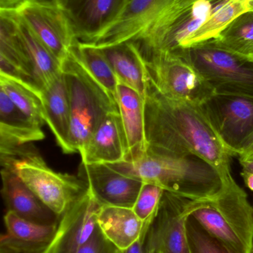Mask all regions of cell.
<instances>
[{
    "label": "cell",
    "mask_w": 253,
    "mask_h": 253,
    "mask_svg": "<svg viewBox=\"0 0 253 253\" xmlns=\"http://www.w3.org/2000/svg\"><path fill=\"white\" fill-rule=\"evenodd\" d=\"M144 126L147 152L193 155L212 165L222 181L233 176V155L202 105L166 97L154 88L150 80L144 96Z\"/></svg>",
    "instance_id": "1"
},
{
    "label": "cell",
    "mask_w": 253,
    "mask_h": 253,
    "mask_svg": "<svg viewBox=\"0 0 253 253\" xmlns=\"http://www.w3.org/2000/svg\"><path fill=\"white\" fill-rule=\"evenodd\" d=\"M107 165L126 176L157 184L165 191L192 201L212 200L223 187L218 171L206 161L193 155L147 152L131 162Z\"/></svg>",
    "instance_id": "2"
},
{
    "label": "cell",
    "mask_w": 253,
    "mask_h": 253,
    "mask_svg": "<svg viewBox=\"0 0 253 253\" xmlns=\"http://www.w3.org/2000/svg\"><path fill=\"white\" fill-rule=\"evenodd\" d=\"M190 216L230 253L253 251V206L233 176L210 201H193Z\"/></svg>",
    "instance_id": "3"
},
{
    "label": "cell",
    "mask_w": 253,
    "mask_h": 253,
    "mask_svg": "<svg viewBox=\"0 0 253 253\" xmlns=\"http://www.w3.org/2000/svg\"><path fill=\"white\" fill-rule=\"evenodd\" d=\"M71 113L69 142L81 153L93 131L111 113L119 112L116 99L89 74L72 51L61 65Z\"/></svg>",
    "instance_id": "4"
},
{
    "label": "cell",
    "mask_w": 253,
    "mask_h": 253,
    "mask_svg": "<svg viewBox=\"0 0 253 253\" xmlns=\"http://www.w3.org/2000/svg\"><path fill=\"white\" fill-rule=\"evenodd\" d=\"M204 77L215 94L253 97V62L218 46L215 40L175 52Z\"/></svg>",
    "instance_id": "5"
},
{
    "label": "cell",
    "mask_w": 253,
    "mask_h": 253,
    "mask_svg": "<svg viewBox=\"0 0 253 253\" xmlns=\"http://www.w3.org/2000/svg\"><path fill=\"white\" fill-rule=\"evenodd\" d=\"M1 165L12 167L28 188L59 217L88 190L79 176L53 170L31 147L20 157Z\"/></svg>",
    "instance_id": "6"
},
{
    "label": "cell",
    "mask_w": 253,
    "mask_h": 253,
    "mask_svg": "<svg viewBox=\"0 0 253 253\" xmlns=\"http://www.w3.org/2000/svg\"><path fill=\"white\" fill-rule=\"evenodd\" d=\"M145 60L150 83L166 97L202 105L215 94L204 77L179 53L155 52Z\"/></svg>",
    "instance_id": "7"
},
{
    "label": "cell",
    "mask_w": 253,
    "mask_h": 253,
    "mask_svg": "<svg viewBox=\"0 0 253 253\" xmlns=\"http://www.w3.org/2000/svg\"><path fill=\"white\" fill-rule=\"evenodd\" d=\"M214 129L233 156L253 141V97L214 94L202 105Z\"/></svg>",
    "instance_id": "8"
},
{
    "label": "cell",
    "mask_w": 253,
    "mask_h": 253,
    "mask_svg": "<svg viewBox=\"0 0 253 253\" xmlns=\"http://www.w3.org/2000/svg\"><path fill=\"white\" fill-rule=\"evenodd\" d=\"M213 0L178 2L166 13L152 34L138 45L144 59L159 51L177 52L186 40L209 17L215 6Z\"/></svg>",
    "instance_id": "9"
},
{
    "label": "cell",
    "mask_w": 253,
    "mask_h": 253,
    "mask_svg": "<svg viewBox=\"0 0 253 253\" xmlns=\"http://www.w3.org/2000/svg\"><path fill=\"white\" fill-rule=\"evenodd\" d=\"M16 13L62 65L80 40L62 7L39 0H24Z\"/></svg>",
    "instance_id": "10"
},
{
    "label": "cell",
    "mask_w": 253,
    "mask_h": 253,
    "mask_svg": "<svg viewBox=\"0 0 253 253\" xmlns=\"http://www.w3.org/2000/svg\"><path fill=\"white\" fill-rule=\"evenodd\" d=\"M178 0H129L120 17L92 44L105 47L125 42L144 43Z\"/></svg>",
    "instance_id": "11"
},
{
    "label": "cell",
    "mask_w": 253,
    "mask_h": 253,
    "mask_svg": "<svg viewBox=\"0 0 253 253\" xmlns=\"http://www.w3.org/2000/svg\"><path fill=\"white\" fill-rule=\"evenodd\" d=\"M193 201L165 191L148 238L157 253H191L187 231Z\"/></svg>",
    "instance_id": "12"
},
{
    "label": "cell",
    "mask_w": 253,
    "mask_h": 253,
    "mask_svg": "<svg viewBox=\"0 0 253 253\" xmlns=\"http://www.w3.org/2000/svg\"><path fill=\"white\" fill-rule=\"evenodd\" d=\"M101 205L89 190L59 217L51 242L43 253H77L98 228Z\"/></svg>",
    "instance_id": "13"
},
{
    "label": "cell",
    "mask_w": 253,
    "mask_h": 253,
    "mask_svg": "<svg viewBox=\"0 0 253 253\" xmlns=\"http://www.w3.org/2000/svg\"><path fill=\"white\" fill-rule=\"evenodd\" d=\"M88 190L101 205L133 208L144 182L126 176L107 164L80 163L78 170Z\"/></svg>",
    "instance_id": "14"
},
{
    "label": "cell",
    "mask_w": 253,
    "mask_h": 253,
    "mask_svg": "<svg viewBox=\"0 0 253 253\" xmlns=\"http://www.w3.org/2000/svg\"><path fill=\"white\" fill-rule=\"evenodd\" d=\"M129 0H68L62 8L76 37L94 43L123 13Z\"/></svg>",
    "instance_id": "15"
},
{
    "label": "cell",
    "mask_w": 253,
    "mask_h": 253,
    "mask_svg": "<svg viewBox=\"0 0 253 253\" xmlns=\"http://www.w3.org/2000/svg\"><path fill=\"white\" fill-rule=\"evenodd\" d=\"M42 126L22 113L0 90V160L10 162L22 154L27 144L44 139Z\"/></svg>",
    "instance_id": "16"
},
{
    "label": "cell",
    "mask_w": 253,
    "mask_h": 253,
    "mask_svg": "<svg viewBox=\"0 0 253 253\" xmlns=\"http://www.w3.org/2000/svg\"><path fill=\"white\" fill-rule=\"evenodd\" d=\"M80 156L84 164H114L126 161L127 145L119 112L108 114L100 123Z\"/></svg>",
    "instance_id": "17"
},
{
    "label": "cell",
    "mask_w": 253,
    "mask_h": 253,
    "mask_svg": "<svg viewBox=\"0 0 253 253\" xmlns=\"http://www.w3.org/2000/svg\"><path fill=\"white\" fill-rule=\"evenodd\" d=\"M4 222L6 232L0 239V253H43L51 242L58 225L37 224L10 211L4 215Z\"/></svg>",
    "instance_id": "18"
},
{
    "label": "cell",
    "mask_w": 253,
    "mask_h": 253,
    "mask_svg": "<svg viewBox=\"0 0 253 253\" xmlns=\"http://www.w3.org/2000/svg\"><path fill=\"white\" fill-rule=\"evenodd\" d=\"M1 194L7 211L37 224H57L59 217L48 208L20 179L12 167H1Z\"/></svg>",
    "instance_id": "19"
},
{
    "label": "cell",
    "mask_w": 253,
    "mask_h": 253,
    "mask_svg": "<svg viewBox=\"0 0 253 253\" xmlns=\"http://www.w3.org/2000/svg\"><path fill=\"white\" fill-rule=\"evenodd\" d=\"M154 218L143 221L132 208L101 205L97 224L104 237L118 251H123L141 237Z\"/></svg>",
    "instance_id": "20"
},
{
    "label": "cell",
    "mask_w": 253,
    "mask_h": 253,
    "mask_svg": "<svg viewBox=\"0 0 253 253\" xmlns=\"http://www.w3.org/2000/svg\"><path fill=\"white\" fill-rule=\"evenodd\" d=\"M117 100L127 145L126 162L135 160L147 152L144 126V98L126 84L118 83Z\"/></svg>",
    "instance_id": "21"
},
{
    "label": "cell",
    "mask_w": 253,
    "mask_h": 253,
    "mask_svg": "<svg viewBox=\"0 0 253 253\" xmlns=\"http://www.w3.org/2000/svg\"><path fill=\"white\" fill-rule=\"evenodd\" d=\"M46 124L49 126L58 145L66 154L73 153L69 142L71 113L68 90L61 73L40 90Z\"/></svg>",
    "instance_id": "22"
},
{
    "label": "cell",
    "mask_w": 253,
    "mask_h": 253,
    "mask_svg": "<svg viewBox=\"0 0 253 253\" xmlns=\"http://www.w3.org/2000/svg\"><path fill=\"white\" fill-rule=\"evenodd\" d=\"M101 49L111 64L118 83L126 84L144 98L149 74L147 62L138 45L133 42H125Z\"/></svg>",
    "instance_id": "23"
},
{
    "label": "cell",
    "mask_w": 253,
    "mask_h": 253,
    "mask_svg": "<svg viewBox=\"0 0 253 253\" xmlns=\"http://www.w3.org/2000/svg\"><path fill=\"white\" fill-rule=\"evenodd\" d=\"M0 58L37 85L32 65L18 31L15 10H0Z\"/></svg>",
    "instance_id": "24"
},
{
    "label": "cell",
    "mask_w": 253,
    "mask_h": 253,
    "mask_svg": "<svg viewBox=\"0 0 253 253\" xmlns=\"http://www.w3.org/2000/svg\"><path fill=\"white\" fill-rule=\"evenodd\" d=\"M16 16L18 31L32 65L36 84L41 90L62 73L60 63L19 18L16 12Z\"/></svg>",
    "instance_id": "25"
},
{
    "label": "cell",
    "mask_w": 253,
    "mask_h": 253,
    "mask_svg": "<svg viewBox=\"0 0 253 253\" xmlns=\"http://www.w3.org/2000/svg\"><path fill=\"white\" fill-rule=\"evenodd\" d=\"M251 9V0H224L215 6L206 22L186 40L181 50L214 40L238 16Z\"/></svg>",
    "instance_id": "26"
},
{
    "label": "cell",
    "mask_w": 253,
    "mask_h": 253,
    "mask_svg": "<svg viewBox=\"0 0 253 253\" xmlns=\"http://www.w3.org/2000/svg\"><path fill=\"white\" fill-rule=\"evenodd\" d=\"M71 50L98 83L117 99L118 81L102 50L92 43L80 41Z\"/></svg>",
    "instance_id": "27"
},
{
    "label": "cell",
    "mask_w": 253,
    "mask_h": 253,
    "mask_svg": "<svg viewBox=\"0 0 253 253\" xmlns=\"http://www.w3.org/2000/svg\"><path fill=\"white\" fill-rule=\"evenodd\" d=\"M214 40L226 50L253 62V9L238 16Z\"/></svg>",
    "instance_id": "28"
},
{
    "label": "cell",
    "mask_w": 253,
    "mask_h": 253,
    "mask_svg": "<svg viewBox=\"0 0 253 253\" xmlns=\"http://www.w3.org/2000/svg\"><path fill=\"white\" fill-rule=\"evenodd\" d=\"M0 90L34 123L40 126L46 124L40 90L2 74H0Z\"/></svg>",
    "instance_id": "29"
},
{
    "label": "cell",
    "mask_w": 253,
    "mask_h": 253,
    "mask_svg": "<svg viewBox=\"0 0 253 253\" xmlns=\"http://www.w3.org/2000/svg\"><path fill=\"white\" fill-rule=\"evenodd\" d=\"M164 192V189L160 186L151 183H144L132 208L135 213L143 221H147L154 218L158 212Z\"/></svg>",
    "instance_id": "30"
},
{
    "label": "cell",
    "mask_w": 253,
    "mask_h": 253,
    "mask_svg": "<svg viewBox=\"0 0 253 253\" xmlns=\"http://www.w3.org/2000/svg\"><path fill=\"white\" fill-rule=\"evenodd\" d=\"M187 231L191 253H230L209 236L193 217H189L187 220Z\"/></svg>",
    "instance_id": "31"
},
{
    "label": "cell",
    "mask_w": 253,
    "mask_h": 253,
    "mask_svg": "<svg viewBox=\"0 0 253 253\" xmlns=\"http://www.w3.org/2000/svg\"><path fill=\"white\" fill-rule=\"evenodd\" d=\"M77 253H119V251L104 237L98 227L92 239Z\"/></svg>",
    "instance_id": "32"
},
{
    "label": "cell",
    "mask_w": 253,
    "mask_h": 253,
    "mask_svg": "<svg viewBox=\"0 0 253 253\" xmlns=\"http://www.w3.org/2000/svg\"><path fill=\"white\" fill-rule=\"evenodd\" d=\"M150 227L132 246L124 251H119V253H157L148 239V231Z\"/></svg>",
    "instance_id": "33"
},
{
    "label": "cell",
    "mask_w": 253,
    "mask_h": 253,
    "mask_svg": "<svg viewBox=\"0 0 253 253\" xmlns=\"http://www.w3.org/2000/svg\"><path fill=\"white\" fill-rule=\"evenodd\" d=\"M24 0H0V10H16Z\"/></svg>",
    "instance_id": "34"
},
{
    "label": "cell",
    "mask_w": 253,
    "mask_h": 253,
    "mask_svg": "<svg viewBox=\"0 0 253 253\" xmlns=\"http://www.w3.org/2000/svg\"><path fill=\"white\" fill-rule=\"evenodd\" d=\"M241 176L243 178L246 187L253 192V172L242 169Z\"/></svg>",
    "instance_id": "35"
},
{
    "label": "cell",
    "mask_w": 253,
    "mask_h": 253,
    "mask_svg": "<svg viewBox=\"0 0 253 253\" xmlns=\"http://www.w3.org/2000/svg\"><path fill=\"white\" fill-rule=\"evenodd\" d=\"M239 161L253 160V141L238 156Z\"/></svg>",
    "instance_id": "36"
},
{
    "label": "cell",
    "mask_w": 253,
    "mask_h": 253,
    "mask_svg": "<svg viewBox=\"0 0 253 253\" xmlns=\"http://www.w3.org/2000/svg\"><path fill=\"white\" fill-rule=\"evenodd\" d=\"M242 165L243 170L249 171L253 172V160L239 161Z\"/></svg>",
    "instance_id": "37"
},
{
    "label": "cell",
    "mask_w": 253,
    "mask_h": 253,
    "mask_svg": "<svg viewBox=\"0 0 253 253\" xmlns=\"http://www.w3.org/2000/svg\"><path fill=\"white\" fill-rule=\"evenodd\" d=\"M39 1H42V2L54 4V5H57L62 7L68 0H39Z\"/></svg>",
    "instance_id": "38"
},
{
    "label": "cell",
    "mask_w": 253,
    "mask_h": 253,
    "mask_svg": "<svg viewBox=\"0 0 253 253\" xmlns=\"http://www.w3.org/2000/svg\"><path fill=\"white\" fill-rule=\"evenodd\" d=\"M181 2H184V3H190V2H193V1H198V0H179Z\"/></svg>",
    "instance_id": "39"
},
{
    "label": "cell",
    "mask_w": 253,
    "mask_h": 253,
    "mask_svg": "<svg viewBox=\"0 0 253 253\" xmlns=\"http://www.w3.org/2000/svg\"><path fill=\"white\" fill-rule=\"evenodd\" d=\"M251 9H253V0H251Z\"/></svg>",
    "instance_id": "40"
},
{
    "label": "cell",
    "mask_w": 253,
    "mask_h": 253,
    "mask_svg": "<svg viewBox=\"0 0 253 253\" xmlns=\"http://www.w3.org/2000/svg\"></svg>",
    "instance_id": "41"
},
{
    "label": "cell",
    "mask_w": 253,
    "mask_h": 253,
    "mask_svg": "<svg viewBox=\"0 0 253 253\" xmlns=\"http://www.w3.org/2000/svg\"></svg>",
    "instance_id": "42"
}]
</instances>
